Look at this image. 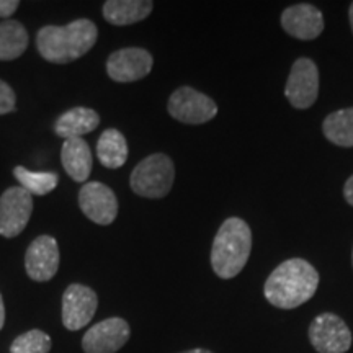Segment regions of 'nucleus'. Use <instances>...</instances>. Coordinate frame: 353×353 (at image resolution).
Masks as SVG:
<instances>
[{
	"label": "nucleus",
	"mask_w": 353,
	"mask_h": 353,
	"mask_svg": "<svg viewBox=\"0 0 353 353\" xmlns=\"http://www.w3.org/2000/svg\"><path fill=\"white\" fill-rule=\"evenodd\" d=\"M319 286V273L307 260L290 259L270 273L263 286V293L272 306L294 309L307 303Z\"/></svg>",
	"instance_id": "f257e3e1"
},
{
	"label": "nucleus",
	"mask_w": 353,
	"mask_h": 353,
	"mask_svg": "<svg viewBox=\"0 0 353 353\" xmlns=\"http://www.w3.org/2000/svg\"><path fill=\"white\" fill-rule=\"evenodd\" d=\"M99 30L94 21L81 19L69 25H48L38 32V52L48 63L68 64L79 59L94 48Z\"/></svg>",
	"instance_id": "f03ea898"
},
{
	"label": "nucleus",
	"mask_w": 353,
	"mask_h": 353,
	"mask_svg": "<svg viewBox=\"0 0 353 353\" xmlns=\"http://www.w3.org/2000/svg\"><path fill=\"white\" fill-rule=\"evenodd\" d=\"M252 250V231L241 218L221 224L211 247V267L223 280H231L244 270Z\"/></svg>",
	"instance_id": "7ed1b4c3"
},
{
	"label": "nucleus",
	"mask_w": 353,
	"mask_h": 353,
	"mask_svg": "<svg viewBox=\"0 0 353 353\" xmlns=\"http://www.w3.org/2000/svg\"><path fill=\"white\" fill-rule=\"evenodd\" d=\"M174 162L165 154H151L132 170L130 183L136 195L144 198H164L174 185Z\"/></svg>",
	"instance_id": "20e7f679"
},
{
	"label": "nucleus",
	"mask_w": 353,
	"mask_h": 353,
	"mask_svg": "<svg viewBox=\"0 0 353 353\" xmlns=\"http://www.w3.org/2000/svg\"><path fill=\"white\" fill-rule=\"evenodd\" d=\"M169 114L185 125H203L218 114V105L208 95L192 87H180L170 95L167 105Z\"/></svg>",
	"instance_id": "39448f33"
},
{
	"label": "nucleus",
	"mask_w": 353,
	"mask_h": 353,
	"mask_svg": "<svg viewBox=\"0 0 353 353\" xmlns=\"http://www.w3.org/2000/svg\"><path fill=\"white\" fill-rule=\"evenodd\" d=\"M285 95L291 107L296 110H307L316 103L319 95V70L314 61L299 57L286 81Z\"/></svg>",
	"instance_id": "423d86ee"
},
{
	"label": "nucleus",
	"mask_w": 353,
	"mask_h": 353,
	"mask_svg": "<svg viewBox=\"0 0 353 353\" xmlns=\"http://www.w3.org/2000/svg\"><path fill=\"white\" fill-rule=\"evenodd\" d=\"M309 342L319 353H345L352 347V332L337 314L322 312L309 325Z\"/></svg>",
	"instance_id": "0eeeda50"
},
{
	"label": "nucleus",
	"mask_w": 353,
	"mask_h": 353,
	"mask_svg": "<svg viewBox=\"0 0 353 353\" xmlns=\"http://www.w3.org/2000/svg\"><path fill=\"white\" fill-rule=\"evenodd\" d=\"M33 211V198L21 187L7 188L0 196V236L12 239L23 231Z\"/></svg>",
	"instance_id": "6e6552de"
},
{
	"label": "nucleus",
	"mask_w": 353,
	"mask_h": 353,
	"mask_svg": "<svg viewBox=\"0 0 353 353\" xmlns=\"http://www.w3.org/2000/svg\"><path fill=\"white\" fill-rule=\"evenodd\" d=\"M130 324L121 317H110L92 325L82 339L85 353H117L130 341Z\"/></svg>",
	"instance_id": "1a4fd4ad"
},
{
	"label": "nucleus",
	"mask_w": 353,
	"mask_h": 353,
	"mask_svg": "<svg viewBox=\"0 0 353 353\" xmlns=\"http://www.w3.org/2000/svg\"><path fill=\"white\" fill-rule=\"evenodd\" d=\"M99 296L85 285H69L63 294V324L68 330H81L94 319Z\"/></svg>",
	"instance_id": "9d476101"
},
{
	"label": "nucleus",
	"mask_w": 353,
	"mask_h": 353,
	"mask_svg": "<svg viewBox=\"0 0 353 353\" xmlns=\"http://www.w3.org/2000/svg\"><path fill=\"white\" fill-rule=\"evenodd\" d=\"M151 52L143 48H125L114 51L107 61V72L114 82L126 83L144 79L152 70Z\"/></svg>",
	"instance_id": "9b49d317"
},
{
	"label": "nucleus",
	"mask_w": 353,
	"mask_h": 353,
	"mask_svg": "<svg viewBox=\"0 0 353 353\" xmlns=\"http://www.w3.org/2000/svg\"><path fill=\"white\" fill-rule=\"evenodd\" d=\"M79 205L83 214L101 226L112 224L118 214V201L113 190L100 182H88L79 193Z\"/></svg>",
	"instance_id": "f8f14e48"
},
{
	"label": "nucleus",
	"mask_w": 353,
	"mask_h": 353,
	"mask_svg": "<svg viewBox=\"0 0 353 353\" xmlns=\"http://www.w3.org/2000/svg\"><path fill=\"white\" fill-rule=\"evenodd\" d=\"M25 268L28 276L39 283L54 278L59 268V247L54 237L39 236L30 244L25 255Z\"/></svg>",
	"instance_id": "ddd939ff"
},
{
	"label": "nucleus",
	"mask_w": 353,
	"mask_h": 353,
	"mask_svg": "<svg viewBox=\"0 0 353 353\" xmlns=\"http://www.w3.org/2000/svg\"><path fill=\"white\" fill-rule=\"evenodd\" d=\"M281 26L290 37L312 41L324 32V15L311 3H298L285 8L281 13Z\"/></svg>",
	"instance_id": "4468645a"
},
{
	"label": "nucleus",
	"mask_w": 353,
	"mask_h": 353,
	"mask_svg": "<svg viewBox=\"0 0 353 353\" xmlns=\"http://www.w3.org/2000/svg\"><path fill=\"white\" fill-rule=\"evenodd\" d=\"M64 170L74 182H85L92 172V152L82 138L65 139L61 149Z\"/></svg>",
	"instance_id": "2eb2a0df"
},
{
	"label": "nucleus",
	"mask_w": 353,
	"mask_h": 353,
	"mask_svg": "<svg viewBox=\"0 0 353 353\" xmlns=\"http://www.w3.org/2000/svg\"><path fill=\"white\" fill-rule=\"evenodd\" d=\"M152 8L151 0H108L103 3V17L108 23L126 26L144 20Z\"/></svg>",
	"instance_id": "dca6fc26"
},
{
	"label": "nucleus",
	"mask_w": 353,
	"mask_h": 353,
	"mask_svg": "<svg viewBox=\"0 0 353 353\" xmlns=\"http://www.w3.org/2000/svg\"><path fill=\"white\" fill-rule=\"evenodd\" d=\"M100 125V117L97 114V112L90 108H83V107H77L69 110L61 114L57 118L56 125H54V131L59 138L65 139H74V138H81L83 134H88L94 130H97V126Z\"/></svg>",
	"instance_id": "f3484780"
},
{
	"label": "nucleus",
	"mask_w": 353,
	"mask_h": 353,
	"mask_svg": "<svg viewBox=\"0 0 353 353\" xmlns=\"http://www.w3.org/2000/svg\"><path fill=\"white\" fill-rule=\"evenodd\" d=\"M97 156L108 169H120L128 159L126 138L114 128L105 130L97 143Z\"/></svg>",
	"instance_id": "a211bd4d"
},
{
	"label": "nucleus",
	"mask_w": 353,
	"mask_h": 353,
	"mask_svg": "<svg viewBox=\"0 0 353 353\" xmlns=\"http://www.w3.org/2000/svg\"><path fill=\"white\" fill-rule=\"evenodd\" d=\"M28 48V33L17 20H6L0 23V61H13L20 57Z\"/></svg>",
	"instance_id": "6ab92c4d"
},
{
	"label": "nucleus",
	"mask_w": 353,
	"mask_h": 353,
	"mask_svg": "<svg viewBox=\"0 0 353 353\" xmlns=\"http://www.w3.org/2000/svg\"><path fill=\"white\" fill-rule=\"evenodd\" d=\"M322 131L335 145L353 148V107L327 114L322 123Z\"/></svg>",
	"instance_id": "aec40b11"
},
{
	"label": "nucleus",
	"mask_w": 353,
	"mask_h": 353,
	"mask_svg": "<svg viewBox=\"0 0 353 353\" xmlns=\"http://www.w3.org/2000/svg\"><path fill=\"white\" fill-rule=\"evenodd\" d=\"M13 174L20 187L25 188L30 195H48L59 183V175L54 172H32L25 167H15Z\"/></svg>",
	"instance_id": "412c9836"
},
{
	"label": "nucleus",
	"mask_w": 353,
	"mask_h": 353,
	"mask_svg": "<svg viewBox=\"0 0 353 353\" xmlns=\"http://www.w3.org/2000/svg\"><path fill=\"white\" fill-rule=\"evenodd\" d=\"M51 337L39 329L28 330L19 335L10 345V353H50Z\"/></svg>",
	"instance_id": "4be33fe9"
},
{
	"label": "nucleus",
	"mask_w": 353,
	"mask_h": 353,
	"mask_svg": "<svg viewBox=\"0 0 353 353\" xmlns=\"http://www.w3.org/2000/svg\"><path fill=\"white\" fill-rule=\"evenodd\" d=\"M15 110V92L7 82L0 81V114H7Z\"/></svg>",
	"instance_id": "5701e85b"
},
{
	"label": "nucleus",
	"mask_w": 353,
	"mask_h": 353,
	"mask_svg": "<svg viewBox=\"0 0 353 353\" xmlns=\"http://www.w3.org/2000/svg\"><path fill=\"white\" fill-rule=\"evenodd\" d=\"M20 7L19 0H0V19H8Z\"/></svg>",
	"instance_id": "b1692460"
},
{
	"label": "nucleus",
	"mask_w": 353,
	"mask_h": 353,
	"mask_svg": "<svg viewBox=\"0 0 353 353\" xmlns=\"http://www.w3.org/2000/svg\"><path fill=\"white\" fill-rule=\"evenodd\" d=\"M343 196H345L348 205L353 206V175L343 185Z\"/></svg>",
	"instance_id": "393cba45"
},
{
	"label": "nucleus",
	"mask_w": 353,
	"mask_h": 353,
	"mask_svg": "<svg viewBox=\"0 0 353 353\" xmlns=\"http://www.w3.org/2000/svg\"><path fill=\"white\" fill-rule=\"evenodd\" d=\"M3 324H6V306H3L2 294H0V330L3 329Z\"/></svg>",
	"instance_id": "a878e982"
},
{
	"label": "nucleus",
	"mask_w": 353,
	"mask_h": 353,
	"mask_svg": "<svg viewBox=\"0 0 353 353\" xmlns=\"http://www.w3.org/2000/svg\"><path fill=\"white\" fill-rule=\"evenodd\" d=\"M180 353H213L206 348H193V350H187V352H180Z\"/></svg>",
	"instance_id": "bb28decb"
},
{
	"label": "nucleus",
	"mask_w": 353,
	"mask_h": 353,
	"mask_svg": "<svg viewBox=\"0 0 353 353\" xmlns=\"http://www.w3.org/2000/svg\"><path fill=\"white\" fill-rule=\"evenodd\" d=\"M348 19H350V26L353 32V2L350 3V8H348Z\"/></svg>",
	"instance_id": "cd10ccee"
},
{
	"label": "nucleus",
	"mask_w": 353,
	"mask_h": 353,
	"mask_svg": "<svg viewBox=\"0 0 353 353\" xmlns=\"http://www.w3.org/2000/svg\"><path fill=\"white\" fill-rule=\"evenodd\" d=\"M352 263H353V252H352Z\"/></svg>",
	"instance_id": "c85d7f7f"
}]
</instances>
